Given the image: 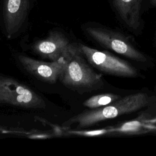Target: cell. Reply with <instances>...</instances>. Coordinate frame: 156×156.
<instances>
[{
  "instance_id": "1",
  "label": "cell",
  "mask_w": 156,
  "mask_h": 156,
  "mask_svg": "<svg viewBox=\"0 0 156 156\" xmlns=\"http://www.w3.org/2000/svg\"><path fill=\"white\" fill-rule=\"evenodd\" d=\"M148 103L149 96L145 93L129 94L106 106L85 110L70 118L63 125L68 127L76 124L77 129L88 127L107 119L135 112L146 106Z\"/></svg>"
},
{
  "instance_id": "2",
  "label": "cell",
  "mask_w": 156,
  "mask_h": 156,
  "mask_svg": "<svg viewBox=\"0 0 156 156\" xmlns=\"http://www.w3.org/2000/svg\"><path fill=\"white\" fill-rule=\"evenodd\" d=\"M65 58V69L59 80L65 86L86 91L102 88L104 82L101 75L87 63L78 44H74Z\"/></svg>"
},
{
  "instance_id": "3",
  "label": "cell",
  "mask_w": 156,
  "mask_h": 156,
  "mask_svg": "<svg viewBox=\"0 0 156 156\" xmlns=\"http://www.w3.org/2000/svg\"><path fill=\"white\" fill-rule=\"evenodd\" d=\"M80 52L87 61L100 71L112 76L132 77L138 72L127 62L106 51H101L83 44H78Z\"/></svg>"
},
{
  "instance_id": "4",
  "label": "cell",
  "mask_w": 156,
  "mask_h": 156,
  "mask_svg": "<svg viewBox=\"0 0 156 156\" xmlns=\"http://www.w3.org/2000/svg\"><path fill=\"white\" fill-rule=\"evenodd\" d=\"M87 34L99 44L138 62H146L147 57L121 33L99 27L86 28Z\"/></svg>"
},
{
  "instance_id": "5",
  "label": "cell",
  "mask_w": 156,
  "mask_h": 156,
  "mask_svg": "<svg viewBox=\"0 0 156 156\" xmlns=\"http://www.w3.org/2000/svg\"><path fill=\"white\" fill-rule=\"evenodd\" d=\"M0 103L25 108H44V100L18 80L0 76Z\"/></svg>"
},
{
  "instance_id": "6",
  "label": "cell",
  "mask_w": 156,
  "mask_h": 156,
  "mask_svg": "<svg viewBox=\"0 0 156 156\" xmlns=\"http://www.w3.org/2000/svg\"><path fill=\"white\" fill-rule=\"evenodd\" d=\"M18 60L27 72L51 83H54L60 79L65 66V58L56 61L43 62L20 55Z\"/></svg>"
},
{
  "instance_id": "7",
  "label": "cell",
  "mask_w": 156,
  "mask_h": 156,
  "mask_svg": "<svg viewBox=\"0 0 156 156\" xmlns=\"http://www.w3.org/2000/svg\"><path fill=\"white\" fill-rule=\"evenodd\" d=\"M74 44L62 33L53 31L46 38L36 41L32 49L38 55L51 61H56L65 58Z\"/></svg>"
},
{
  "instance_id": "8",
  "label": "cell",
  "mask_w": 156,
  "mask_h": 156,
  "mask_svg": "<svg viewBox=\"0 0 156 156\" xmlns=\"http://www.w3.org/2000/svg\"><path fill=\"white\" fill-rule=\"evenodd\" d=\"M29 7V0H4V22L9 37L20 30L27 18Z\"/></svg>"
},
{
  "instance_id": "9",
  "label": "cell",
  "mask_w": 156,
  "mask_h": 156,
  "mask_svg": "<svg viewBox=\"0 0 156 156\" xmlns=\"http://www.w3.org/2000/svg\"><path fill=\"white\" fill-rule=\"evenodd\" d=\"M142 0H113L115 8L121 19L129 27L136 30L140 25Z\"/></svg>"
},
{
  "instance_id": "10",
  "label": "cell",
  "mask_w": 156,
  "mask_h": 156,
  "mask_svg": "<svg viewBox=\"0 0 156 156\" xmlns=\"http://www.w3.org/2000/svg\"><path fill=\"white\" fill-rule=\"evenodd\" d=\"M121 98L113 93H104L93 96L83 102V105L90 108H97L106 106Z\"/></svg>"
},
{
  "instance_id": "11",
  "label": "cell",
  "mask_w": 156,
  "mask_h": 156,
  "mask_svg": "<svg viewBox=\"0 0 156 156\" xmlns=\"http://www.w3.org/2000/svg\"><path fill=\"white\" fill-rule=\"evenodd\" d=\"M150 1L152 5H156V0H150Z\"/></svg>"
}]
</instances>
